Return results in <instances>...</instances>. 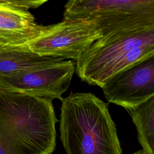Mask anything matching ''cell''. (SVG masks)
<instances>
[{"label": "cell", "mask_w": 154, "mask_h": 154, "mask_svg": "<svg viewBox=\"0 0 154 154\" xmlns=\"http://www.w3.org/2000/svg\"><path fill=\"white\" fill-rule=\"evenodd\" d=\"M57 122L51 100L0 90V142L16 154H52Z\"/></svg>", "instance_id": "6da1fadb"}, {"label": "cell", "mask_w": 154, "mask_h": 154, "mask_svg": "<svg viewBox=\"0 0 154 154\" xmlns=\"http://www.w3.org/2000/svg\"><path fill=\"white\" fill-rule=\"evenodd\" d=\"M60 132L66 154H122L108 103L91 93L62 99Z\"/></svg>", "instance_id": "7a4b0ae2"}, {"label": "cell", "mask_w": 154, "mask_h": 154, "mask_svg": "<svg viewBox=\"0 0 154 154\" xmlns=\"http://www.w3.org/2000/svg\"><path fill=\"white\" fill-rule=\"evenodd\" d=\"M63 20H91L102 37L90 46L97 48L130 34L154 27V0H70Z\"/></svg>", "instance_id": "3957f363"}, {"label": "cell", "mask_w": 154, "mask_h": 154, "mask_svg": "<svg viewBox=\"0 0 154 154\" xmlns=\"http://www.w3.org/2000/svg\"><path fill=\"white\" fill-rule=\"evenodd\" d=\"M152 56L154 27L100 47L90 46L75 61V71L82 81L101 87L114 75Z\"/></svg>", "instance_id": "277c9868"}, {"label": "cell", "mask_w": 154, "mask_h": 154, "mask_svg": "<svg viewBox=\"0 0 154 154\" xmlns=\"http://www.w3.org/2000/svg\"><path fill=\"white\" fill-rule=\"evenodd\" d=\"M102 34L91 20H64L43 26L39 34L24 45L41 57L77 60Z\"/></svg>", "instance_id": "5b68a950"}, {"label": "cell", "mask_w": 154, "mask_h": 154, "mask_svg": "<svg viewBox=\"0 0 154 154\" xmlns=\"http://www.w3.org/2000/svg\"><path fill=\"white\" fill-rule=\"evenodd\" d=\"M75 70L72 60L49 63L0 78V90L51 101L61 100Z\"/></svg>", "instance_id": "8992f818"}, {"label": "cell", "mask_w": 154, "mask_h": 154, "mask_svg": "<svg viewBox=\"0 0 154 154\" xmlns=\"http://www.w3.org/2000/svg\"><path fill=\"white\" fill-rule=\"evenodd\" d=\"M106 100L127 110L154 96V56L109 78L100 87Z\"/></svg>", "instance_id": "52a82bcc"}, {"label": "cell", "mask_w": 154, "mask_h": 154, "mask_svg": "<svg viewBox=\"0 0 154 154\" xmlns=\"http://www.w3.org/2000/svg\"><path fill=\"white\" fill-rule=\"evenodd\" d=\"M46 0H0V45L19 46L35 38L43 25H38L29 9Z\"/></svg>", "instance_id": "ba28073f"}, {"label": "cell", "mask_w": 154, "mask_h": 154, "mask_svg": "<svg viewBox=\"0 0 154 154\" xmlns=\"http://www.w3.org/2000/svg\"><path fill=\"white\" fill-rule=\"evenodd\" d=\"M63 60L62 58L39 56L28 49L24 45H0V78L49 63Z\"/></svg>", "instance_id": "9c48e42d"}, {"label": "cell", "mask_w": 154, "mask_h": 154, "mask_svg": "<svg viewBox=\"0 0 154 154\" xmlns=\"http://www.w3.org/2000/svg\"><path fill=\"white\" fill-rule=\"evenodd\" d=\"M144 154H154V96L128 109Z\"/></svg>", "instance_id": "30bf717a"}, {"label": "cell", "mask_w": 154, "mask_h": 154, "mask_svg": "<svg viewBox=\"0 0 154 154\" xmlns=\"http://www.w3.org/2000/svg\"><path fill=\"white\" fill-rule=\"evenodd\" d=\"M0 154H16L10 148L0 142Z\"/></svg>", "instance_id": "8fae6325"}, {"label": "cell", "mask_w": 154, "mask_h": 154, "mask_svg": "<svg viewBox=\"0 0 154 154\" xmlns=\"http://www.w3.org/2000/svg\"><path fill=\"white\" fill-rule=\"evenodd\" d=\"M133 154H144V153H143V150L141 149V150H139L134 152Z\"/></svg>", "instance_id": "7c38bea8"}]
</instances>
